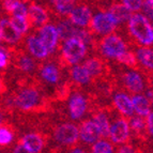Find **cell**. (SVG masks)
Segmentation results:
<instances>
[{
    "mask_svg": "<svg viewBox=\"0 0 153 153\" xmlns=\"http://www.w3.org/2000/svg\"><path fill=\"white\" fill-rule=\"evenodd\" d=\"M128 29L132 36L140 44L149 46L153 44V26L145 14L133 13L128 19Z\"/></svg>",
    "mask_w": 153,
    "mask_h": 153,
    "instance_id": "6da1fadb",
    "label": "cell"
},
{
    "mask_svg": "<svg viewBox=\"0 0 153 153\" xmlns=\"http://www.w3.org/2000/svg\"><path fill=\"white\" fill-rule=\"evenodd\" d=\"M118 25H119L118 21L109 11H102V12L95 13L92 16L91 24H90L92 30L100 36L111 34Z\"/></svg>",
    "mask_w": 153,
    "mask_h": 153,
    "instance_id": "7a4b0ae2",
    "label": "cell"
},
{
    "mask_svg": "<svg viewBox=\"0 0 153 153\" xmlns=\"http://www.w3.org/2000/svg\"><path fill=\"white\" fill-rule=\"evenodd\" d=\"M87 46L78 38L68 39L62 45V55L69 63L77 64L87 54Z\"/></svg>",
    "mask_w": 153,
    "mask_h": 153,
    "instance_id": "3957f363",
    "label": "cell"
},
{
    "mask_svg": "<svg viewBox=\"0 0 153 153\" xmlns=\"http://www.w3.org/2000/svg\"><path fill=\"white\" fill-rule=\"evenodd\" d=\"M102 54L107 58L119 59L124 53H126V45L124 41L117 34H108L101 42Z\"/></svg>",
    "mask_w": 153,
    "mask_h": 153,
    "instance_id": "277c9868",
    "label": "cell"
},
{
    "mask_svg": "<svg viewBox=\"0 0 153 153\" xmlns=\"http://www.w3.org/2000/svg\"><path fill=\"white\" fill-rule=\"evenodd\" d=\"M54 136L61 145H73L79 138V128L73 123H63L55 130Z\"/></svg>",
    "mask_w": 153,
    "mask_h": 153,
    "instance_id": "5b68a950",
    "label": "cell"
},
{
    "mask_svg": "<svg viewBox=\"0 0 153 153\" xmlns=\"http://www.w3.org/2000/svg\"><path fill=\"white\" fill-rule=\"evenodd\" d=\"M40 103V94L33 88H26L18 92L14 99V104L16 107L22 110H30L34 108Z\"/></svg>",
    "mask_w": 153,
    "mask_h": 153,
    "instance_id": "8992f818",
    "label": "cell"
},
{
    "mask_svg": "<svg viewBox=\"0 0 153 153\" xmlns=\"http://www.w3.org/2000/svg\"><path fill=\"white\" fill-rule=\"evenodd\" d=\"M39 36L45 44L49 53H53L56 49L57 44H58L59 39H60L57 26L53 25V24H45L42 27H40Z\"/></svg>",
    "mask_w": 153,
    "mask_h": 153,
    "instance_id": "52a82bcc",
    "label": "cell"
},
{
    "mask_svg": "<svg viewBox=\"0 0 153 153\" xmlns=\"http://www.w3.org/2000/svg\"><path fill=\"white\" fill-rule=\"evenodd\" d=\"M70 21L78 28H86L91 24L92 12L87 5H77L70 13Z\"/></svg>",
    "mask_w": 153,
    "mask_h": 153,
    "instance_id": "ba28073f",
    "label": "cell"
},
{
    "mask_svg": "<svg viewBox=\"0 0 153 153\" xmlns=\"http://www.w3.org/2000/svg\"><path fill=\"white\" fill-rule=\"evenodd\" d=\"M130 123L124 119H119L110 125L109 137L115 143H122L128 140L130 136Z\"/></svg>",
    "mask_w": 153,
    "mask_h": 153,
    "instance_id": "9c48e42d",
    "label": "cell"
},
{
    "mask_svg": "<svg viewBox=\"0 0 153 153\" xmlns=\"http://www.w3.org/2000/svg\"><path fill=\"white\" fill-rule=\"evenodd\" d=\"M87 100L80 93H74L69 100V112L70 117L73 120H78L87 110Z\"/></svg>",
    "mask_w": 153,
    "mask_h": 153,
    "instance_id": "30bf717a",
    "label": "cell"
},
{
    "mask_svg": "<svg viewBox=\"0 0 153 153\" xmlns=\"http://www.w3.org/2000/svg\"><path fill=\"white\" fill-rule=\"evenodd\" d=\"M99 128L97 126L93 120L86 121L79 128V138L86 143H94L101 137Z\"/></svg>",
    "mask_w": 153,
    "mask_h": 153,
    "instance_id": "8fae6325",
    "label": "cell"
},
{
    "mask_svg": "<svg viewBox=\"0 0 153 153\" xmlns=\"http://www.w3.org/2000/svg\"><path fill=\"white\" fill-rule=\"evenodd\" d=\"M27 47L30 54L36 59H44L49 55V51L43 43L40 36L32 34L27 39Z\"/></svg>",
    "mask_w": 153,
    "mask_h": 153,
    "instance_id": "7c38bea8",
    "label": "cell"
},
{
    "mask_svg": "<svg viewBox=\"0 0 153 153\" xmlns=\"http://www.w3.org/2000/svg\"><path fill=\"white\" fill-rule=\"evenodd\" d=\"M0 30L2 34V40L7 43L16 44L22 38V34L14 28L11 23V19L2 18L0 19Z\"/></svg>",
    "mask_w": 153,
    "mask_h": 153,
    "instance_id": "4fadbf2b",
    "label": "cell"
},
{
    "mask_svg": "<svg viewBox=\"0 0 153 153\" xmlns=\"http://www.w3.org/2000/svg\"><path fill=\"white\" fill-rule=\"evenodd\" d=\"M3 7L12 16L16 17H28L29 7L21 0H4Z\"/></svg>",
    "mask_w": 153,
    "mask_h": 153,
    "instance_id": "5bb4252c",
    "label": "cell"
},
{
    "mask_svg": "<svg viewBox=\"0 0 153 153\" xmlns=\"http://www.w3.org/2000/svg\"><path fill=\"white\" fill-rule=\"evenodd\" d=\"M114 103L117 109L125 116H133L134 114V107H133L132 99L128 94H125L123 92L116 93L114 97Z\"/></svg>",
    "mask_w": 153,
    "mask_h": 153,
    "instance_id": "9a60e30c",
    "label": "cell"
},
{
    "mask_svg": "<svg viewBox=\"0 0 153 153\" xmlns=\"http://www.w3.org/2000/svg\"><path fill=\"white\" fill-rule=\"evenodd\" d=\"M28 17L33 25L39 26V27H42L48 22V14H47L46 10L39 4L29 5Z\"/></svg>",
    "mask_w": 153,
    "mask_h": 153,
    "instance_id": "2e32d148",
    "label": "cell"
},
{
    "mask_svg": "<svg viewBox=\"0 0 153 153\" xmlns=\"http://www.w3.org/2000/svg\"><path fill=\"white\" fill-rule=\"evenodd\" d=\"M22 145L25 146L31 153H40L44 147L43 138L38 134L29 133L26 134L22 139Z\"/></svg>",
    "mask_w": 153,
    "mask_h": 153,
    "instance_id": "e0dca14e",
    "label": "cell"
},
{
    "mask_svg": "<svg viewBox=\"0 0 153 153\" xmlns=\"http://www.w3.org/2000/svg\"><path fill=\"white\" fill-rule=\"evenodd\" d=\"M125 86L134 93H138L143 90V80L141 76L135 71H130L123 77Z\"/></svg>",
    "mask_w": 153,
    "mask_h": 153,
    "instance_id": "ac0fdd59",
    "label": "cell"
},
{
    "mask_svg": "<svg viewBox=\"0 0 153 153\" xmlns=\"http://www.w3.org/2000/svg\"><path fill=\"white\" fill-rule=\"evenodd\" d=\"M57 29H58V33L60 39L65 41L68 39L75 38L79 28L76 27L70 19H63V21H61L57 25Z\"/></svg>",
    "mask_w": 153,
    "mask_h": 153,
    "instance_id": "d6986e66",
    "label": "cell"
},
{
    "mask_svg": "<svg viewBox=\"0 0 153 153\" xmlns=\"http://www.w3.org/2000/svg\"><path fill=\"white\" fill-rule=\"evenodd\" d=\"M132 102H133V107H134V111L138 116L145 117V116H148L151 112L150 111L151 104H150V101L148 100V97H146L140 94L134 95L132 97Z\"/></svg>",
    "mask_w": 153,
    "mask_h": 153,
    "instance_id": "ffe728a7",
    "label": "cell"
},
{
    "mask_svg": "<svg viewBox=\"0 0 153 153\" xmlns=\"http://www.w3.org/2000/svg\"><path fill=\"white\" fill-rule=\"evenodd\" d=\"M71 74H72V78L80 85L88 84L90 82V79H91V75L89 74V72L85 68L84 64L82 65H80V64H74V66L72 68Z\"/></svg>",
    "mask_w": 153,
    "mask_h": 153,
    "instance_id": "44dd1931",
    "label": "cell"
},
{
    "mask_svg": "<svg viewBox=\"0 0 153 153\" xmlns=\"http://www.w3.org/2000/svg\"><path fill=\"white\" fill-rule=\"evenodd\" d=\"M108 11L115 16V18L117 19L119 24L128 22V19H130L133 14L130 10H128V8L123 3H121V4H114Z\"/></svg>",
    "mask_w": 153,
    "mask_h": 153,
    "instance_id": "7402d4cb",
    "label": "cell"
},
{
    "mask_svg": "<svg viewBox=\"0 0 153 153\" xmlns=\"http://www.w3.org/2000/svg\"><path fill=\"white\" fill-rule=\"evenodd\" d=\"M41 77L48 84H56L60 79V74L54 64H46L41 70Z\"/></svg>",
    "mask_w": 153,
    "mask_h": 153,
    "instance_id": "603a6c76",
    "label": "cell"
},
{
    "mask_svg": "<svg viewBox=\"0 0 153 153\" xmlns=\"http://www.w3.org/2000/svg\"><path fill=\"white\" fill-rule=\"evenodd\" d=\"M136 58L146 68L153 70V49L148 48V47L138 48L137 51H136Z\"/></svg>",
    "mask_w": 153,
    "mask_h": 153,
    "instance_id": "cb8c5ba5",
    "label": "cell"
},
{
    "mask_svg": "<svg viewBox=\"0 0 153 153\" xmlns=\"http://www.w3.org/2000/svg\"><path fill=\"white\" fill-rule=\"evenodd\" d=\"M57 12L62 16L70 15L72 10L76 7V0H53Z\"/></svg>",
    "mask_w": 153,
    "mask_h": 153,
    "instance_id": "d4e9b609",
    "label": "cell"
},
{
    "mask_svg": "<svg viewBox=\"0 0 153 153\" xmlns=\"http://www.w3.org/2000/svg\"><path fill=\"white\" fill-rule=\"evenodd\" d=\"M93 122L99 128L101 135L104 136V137L109 136V130H110L109 120H108V117L105 115L104 112H99L97 115H95L94 118H93Z\"/></svg>",
    "mask_w": 153,
    "mask_h": 153,
    "instance_id": "484cf974",
    "label": "cell"
},
{
    "mask_svg": "<svg viewBox=\"0 0 153 153\" xmlns=\"http://www.w3.org/2000/svg\"><path fill=\"white\" fill-rule=\"evenodd\" d=\"M85 68L87 69V71L89 72V74L92 76H97L102 72L103 65L102 62L100 61L97 58H90L88 60H86V62L84 63Z\"/></svg>",
    "mask_w": 153,
    "mask_h": 153,
    "instance_id": "4316f807",
    "label": "cell"
},
{
    "mask_svg": "<svg viewBox=\"0 0 153 153\" xmlns=\"http://www.w3.org/2000/svg\"><path fill=\"white\" fill-rule=\"evenodd\" d=\"M11 23L14 26V28L21 33L22 36H23L24 33L27 32L29 29L28 17H16V16H12Z\"/></svg>",
    "mask_w": 153,
    "mask_h": 153,
    "instance_id": "83f0119b",
    "label": "cell"
},
{
    "mask_svg": "<svg viewBox=\"0 0 153 153\" xmlns=\"http://www.w3.org/2000/svg\"><path fill=\"white\" fill-rule=\"evenodd\" d=\"M91 153H114V147L107 140H97L92 146Z\"/></svg>",
    "mask_w": 153,
    "mask_h": 153,
    "instance_id": "f1b7e54d",
    "label": "cell"
},
{
    "mask_svg": "<svg viewBox=\"0 0 153 153\" xmlns=\"http://www.w3.org/2000/svg\"><path fill=\"white\" fill-rule=\"evenodd\" d=\"M18 66L24 72H32L36 68V62L28 56H22L18 59Z\"/></svg>",
    "mask_w": 153,
    "mask_h": 153,
    "instance_id": "f546056e",
    "label": "cell"
},
{
    "mask_svg": "<svg viewBox=\"0 0 153 153\" xmlns=\"http://www.w3.org/2000/svg\"><path fill=\"white\" fill-rule=\"evenodd\" d=\"M143 2V0H122V3L132 13H137L139 10H141Z\"/></svg>",
    "mask_w": 153,
    "mask_h": 153,
    "instance_id": "4dcf8cb0",
    "label": "cell"
},
{
    "mask_svg": "<svg viewBox=\"0 0 153 153\" xmlns=\"http://www.w3.org/2000/svg\"><path fill=\"white\" fill-rule=\"evenodd\" d=\"M13 140V133L7 128H0V146H8Z\"/></svg>",
    "mask_w": 153,
    "mask_h": 153,
    "instance_id": "1f68e13d",
    "label": "cell"
},
{
    "mask_svg": "<svg viewBox=\"0 0 153 153\" xmlns=\"http://www.w3.org/2000/svg\"><path fill=\"white\" fill-rule=\"evenodd\" d=\"M75 38H78L79 40H82L86 45H89V44L92 42V34L89 32V31L86 30L85 28H79L78 32H77Z\"/></svg>",
    "mask_w": 153,
    "mask_h": 153,
    "instance_id": "d6a6232c",
    "label": "cell"
},
{
    "mask_svg": "<svg viewBox=\"0 0 153 153\" xmlns=\"http://www.w3.org/2000/svg\"><path fill=\"white\" fill-rule=\"evenodd\" d=\"M145 121L141 118V116H137V117H133L130 121V126L135 131H141L145 128Z\"/></svg>",
    "mask_w": 153,
    "mask_h": 153,
    "instance_id": "836d02e7",
    "label": "cell"
},
{
    "mask_svg": "<svg viewBox=\"0 0 153 153\" xmlns=\"http://www.w3.org/2000/svg\"><path fill=\"white\" fill-rule=\"evenodd\" d=\"M118 60L124 64H128V65H134L136 62V57L132 53H130V51H126Z\"/></svg>",
    "mask_w": 153,
    "mask_h": 153,
    "instance_id": "e575fe53",
    "label": "cell"
},
{
    "mask_svg": "<svg viewBox=\"0 0 153 153\" xmlns=\"http://www.w3.org/2000/svg\"><path fill=\"white\" fill-rule=\"evenodd\" d=\"M141 10L143 11V14H145L150 21H153V2H151L149 0H145Z\"/></svg>",
    "mask_w": 153,
    "mask_h": 153,
    "instance_id": "d590c367",
    "label": "cell"
},
{
    "mask_svg": "<svg viewBox=\"0 0 153 153\" xmlns=\"http://www.w3.org/2000/svg\"><path fill=\"white\" fill-rule=\"evenodd\" d=\"M9 61V55L7 51L3 48H0V69H3Z\"/></svg>",
    "mask_w": 153,
    "mask_h": 153,
    "instance_id": "8d00e7d4",
    "label": "cell"
},
{
    "mask_svg": "<svg viewBox=\"0 0 153 153\" xmlns=\"http://www.w3.org/2000/svg\"><path fill=\"white\" fill-rule=\"evenodd\" d=\"M147 117H148V119H147V125H148L149 132L153 136V112H150Z\"/></svg>",
    "mask_w": 153,
    "mask_h": 153,
    "instance_id": "74e56055",
    "label": "cell"
},
{
    "mask_svg": "<svg viewBox=\"0 0 153 153\" xmlns=\"http://www.w3.org/2000/svg\"><path fill=\"white\" fill-rule=\"evenodd\" d=\"M13 153H31V152L27 148H25V146L19 145V146H17L15 149H14Z\"/></svg>",
    "mask_w": 153,
    "mask_h": 153,
    "instance_id": "f35d334b",
    "label": "cell"
},
{
    "mask_svg": "<svg viewBox=\"0 0 153 153\" xmlns=\"http://www.w3.org/2000/svg\"><path fill=\"white\" fill-rule=\"evenodd\" d=\"M119 153H136V152L131 147H128V146H123V147L120 148V150H119Z\"/></svg>",
    "mask_w": 153,
    "mask_h": 153,
    "instance_id": "ab89813d",
    "label": "cell"
},
{
    "mask_svg": "<svg viewBox=\"0 0 153 153\" xmlns=\"http://www.w3.org/2000/svg\"><path fill=\"white\" fill-rule=\"evenodd\" d=\"M70 153H87V152H86V151H84L82 149H80V148H75V149H73V150H72Z\"/></svg>",
    "mask_w": 153,
    "mask_h": 153,
    "instance_id": "60d3db41",
    "label": "cell"
},
{
    "mask_svg": "<svg viewBox=\"0 0 153 153\" xmlns=\"http://www.w3.org/2000/svg\"><path fill=\"white\" fill-rule=\"evenodd\" d=\"M148 97H149V101H150V104L153 108V92H148Z\"/></svg>",
    "mask_w": 153,
    "mask_h": 153,
    "instance_id": "b9f144b4",
    "label": "cell"
},
{
    "mask_svg": "<svg viewBox=\"0 0 153 153\" xmlns=\"http://www.w3.org/2000/svg\"><path fill=\"white\" fill-rule=\"evenodd\" d=\"M2 41V34H1V30H0V43Z\"/></svg>",
    "mask_w": 153,
    "mask_h": 153,
    "instance_id": "7bdbcfd3",
    "label": "cell"
},
{
    "mask_svg": "<svg viewBox=\"0 0 153 153\" xmlns=\"http://www.w3.org/2000/svg\"><path fill=\"white\" fill-rule=\"evenodd\" d=\"M1 120H2V116H1V112H0V123H1Z\"/></svg>",
    "mask_w": 153,
    "mask_h": 153,
    "instance_id": "ee69618b",
    "label": "cell"
},
{
    "mask_svg": "<svg viewBox=\"0 0 153 153\" xmlns=\"http://www.w3.org/2000/svg\"><path fill=\"white\" fill-rule=\"evenodd\" d=\"M149 1H151V2H153V0H149Z\"/></svg>",
    "mask_w": 153,
    "mask_h": 153,
    "instance_id": "f6af8a7d",
    "label": "cell"
}]
</instances>
